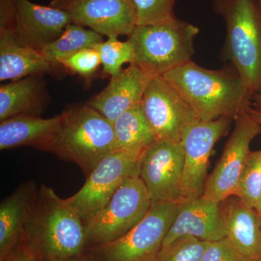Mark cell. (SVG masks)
Instances as JSON below:
<instances>
[{"label": "cell", "mask_w": 261, "mask_h": 261, "mask_svg": "<svg viewBox=\"0 0 261 261\" xmlns=\"http://www.w3.org/2000/svg\"><path fill=\"white\" fill-rule=\"evenodd\" d=\"M202 121L235 120L247 111L253 94L232 65L210 70L191 61L163 75Z\"/></svg>", "instance_id": "6da1fadb"}, {"label": "cell", "mask_w": 261, "mask_h": 261, "mask_svg": "<svg viewBox=\"0 0 261 261\" xmlns=\"http://www.w3.org/2000/svg\"><path fill=\"white\" fill-rule=\"evenodd\" d=\"M38 261H61L84 254L87 239L82 216L47 185L39 186L24 240Z\"/></svg>", "instance_id": "7a4b0ae2"}, {"label": "cell", "mask_w": 261, "mask_h": 261, "mask_svg": "<svg viewBox=\"0 0 261 261\" xmlns=\"http://www.w3.org/2000/svg\"><path fill=\"white\" fill-rule=\"evenodd\" d=\"M226 23L225 59L252 94H261V6L257 0H212Z\"/></svg>", "instance_id": "3957f363"}, {"label": "cell", "mask_w": 261, "mask_h": 261, "mask_svg": "<svg viewBox=\"0 0 261 261\" xmlns=\"http://www.w3.org/2000/svg\"><path fill=\"white\" fill-rule=\"evenodd\" d=\"M51 153L74 163L86 176L116 150L113 123L87 104L65 110Z\"/></svg>", "instance_id": "277c9868"}, {"label": "cell", "mask_w": 261, "mask_h": 261, "mask_svg": "<svg viewBox=\"0 0 261 261\" xmlns=\"http://www.w3.org/2000/svg\"><path fill=\"white\" fill-rule=\"evenodd\" d=\"M200 29L185 20L136 25L128 36L134 51L132 64L150 76H163L192 61Z\"/></svg>", "instance_id": "5b68a950"}, {"label": "cell", "mask_w": 261, "mask_h": 261, "mask_svg": "<svg viewBox=\"0 0 261 261\" xmlns=\"http://www.w3.org/2000/svg\"><path fill=\"white\" fill-rule=\"evenodd\" d=\"M151 205L140 176L130 178L106 205L82 218L87 247L94 248L121 238L143 219Z\"/></svg>", "instance_id": "8992f818"}, {"label": "cell", "mask_w": 261, "mask_h": 261, "mask_svg": "<svg viewBox=\"0 0 261 261\" xmlns=\"http://www.w3.org/2000/svg\"><path fill=\"white\" fill-rule=\"evenodd\" d=\"M181 202H155L143 219L126 234L94 247L98 261H157L163 241Z\"/></svg>", "instance_id": "52a82bcc"}, {"label": "cell", "mask_w": 261, "mask_h": 261, "mask_svg": "<svg viewBox=\"0 0 261 261\" xmlns=\"http://www.w3.org/2000/svg\"><path fill=\"white\" fill-rule=\"evenodd\" d=\"M143 152L116 149L108 154L87 176L83 187L65 200L82 218L101 208L127 180L140 176Z\"/></svg>", "instance_id": "ba28073f"}, {"label": "cell", "mask_w": 261, "mask_h": 261, "mask_svg": "<svg viewBox=\"0 0 261 261\" xmlns=\"http://www.w3.org/2000/svg\"><path fill=\"white\" fill-rule=\"evenodd\" d=\"M235 126L214 171L206 181L202 197L216 203L234 195L239 180L250 153L252 140L261 127L245 111L234 120Z\"/></svg>", "instance_id": "9c48e42d"}, {"label": "cell", "mask_w": 261, "mask_h": 261, "mask_svg": "<svg viewBox=\"0 0 261 261\" xmlns=\"http://www.w3.org/2000/svg\"><path fill=\"white\" fill-rule=\"evenodd\" d=\"M140 105L157 140L181 142L187 127L200 120L163 76L150 79Z\"/></svg>", "instance_id": "30bf717a"}, {"label": "cell", "mask_w": 261, "mask_h": 261, "mask_svg": "<svg viewBox=\"0 0 261 261\" xmlns=\"http://www.w3.org/2000/svg\"><path fill=\"white\" fill-rule=\"evenodd\" d=\"M232 121L226 117L212 121L199 120L184 132L181 142L185 168L180 202L203 195L211 152L216 142L227 133Z\"/></svg>", "instance_id": "8fae6325"}, {"label": "cell", "mask_w": 261, "mask_h": 261, "mask_svg": "<svg viewBox=\"0 0 261 261\" xmlns=\"http://www.w3.org/2000/svg\"><path fill=\"white\" fill-rule=\"evenodd\" d=\"M185 152L181 142L156 140L144 151L142 178L152 203L180 202Z\"/></svg>", "instance_id": "7c38bea8"}, {"label": "cell", "mask_w": 261, "mask_h": 261, "mask_svg": "<svg viewBox=\"0 0 261 261\" xmlns=\"http://www.w3.org/2000/svg\"><path fill=\"white\" fill-rule=\"evenodd\" d=\"M50 6L67 12L72 23L108 38L129 36L137 25L132 0H51Z\"/></svg>", "instance_id": "4fadbf2b"}, {"label": "cell", "mask_w": 261, "mask_h": 261, "mask_svg": "<svg viewBox=\"0 0 261 261\" xmlns=\"http://www.w3.org/2000/svg\"><path fill=\"white\" fill-rule=\"evenodd\" d=\"M14 15L9 34L20 44L41 51L56 41L72 23L65 10L35 4L29 0H13ZM3 33V32H2Z\"/></svg>", "instance_id": "5bb4252c"}, {"label": "cell", "mask_w": 261, "mask_h": 261, "mask_svg": "<svg viewBox=\"0 0 261 261\" xmlns=\"http://www.w3.org/2000/svg\"><path fill=\"white\" fill-rule=\"evenodd\" d=\"M185 235L207 242L218 241L226 238L220 204L202 197L182 202L162 247Z\"/></svg>", "instance_id": "9a60e30c"}, {"label": "cell", "mask_w": 261, "mask_h": 261, "mask_svg": "<svg viewBox=\"0 0 261 261\" xmlns=\"http://www.w3.org/2000/svg\"><path fill=\"white\" fill-rule=\"evenodd\" d=\"M151 78L137 65L130 64L111 77L107 87L86 104L113 123L122 113L140 104Z\"/></svg>", "instance_id": "2e32d148"}, {"label": "cell", "mask_w": 261, "mask_h": 261, "mask_svg": "<svg viewBox=\"0 0 261 261\" xmlns=\"http://www.w3.org/2000/svg\"><path fill=\"white\" fill-rule=\"evenodd\" d=\"M39 187L33 180L22 184L0 204V261L24 240Z\"/></svg>", "instance_id": "e0dca14e"}, {"label": "cell", "mask_w": 261, "mask_h": 261, "mask_svg": "<svg viewBox=\"0 0 261 261\" xmlns=\"http://www.w3.org/2000/svg\"><path fill=\"white\" fill-rule=\"evenodd\" d=\"M226 238L246 260L261 259L260 228L257 211L231 195L220 203Z\"/></svg>", "instance_id": "ac0fdd59"}, {"label": "cell", "mask_w": 261, "mask_h": 261, "mask_svg": "<svg viewBox=\"0 0 261 261\" xmlns=\"http://www.w3.org/2000/svg\"><path fill=\"white\" fill-rule=\"evenodd\" d=\"M62 119V114L49 118L21 115L0 121V149L31 147L50 152Z\"/></svg>", "instance_id": "d6986e66"}, {"label": "cell", "mask_w": 261, "mask_h": 261, "mask_svg": "<svg viewBox=\"0 0 261 261\" xmlns=\"http://www.w3.org/2000/svg\"><path fill=\"white\" fill-rule=\"evenodd\" d=\"M42 74L12 81L0 87V121L11 117L40 116L48 103Z\"/></svg>", "instance_id": "ffe728a7"}, {"label": "cell", "mask_w": 261, "mask_h": 261, "mask_svg": "<svg viewBox=\"0 0 261 261\" xmlns=\"http://www.w3.org/2000/svg\"><path fill=\"white\" fill-rule=\"evenodd\" d=\"M53 68L40 51L19 44L9 33H0V81L43 74Z\"/></svg>", "instance_id": "44dd1931"}, {"label": "cell", "mask_w": 261, "mask_h": 261, "mask_svg": "<svg viewBox=\"0 0 261 261\" xmlns=\"http://www.w3.org/2000/svg\"><path fill=\"white\" fill-rule=\"evenodd\" d=\"M116 150L143 152L157 140L141 105L130 108L113 121Z\"/></svg>", "instance_id": "7402d4cb"}, {"label": "cell", "mask_w": 261, "mask_h": 261, "mask_svg": "<svg viewBox=\"0 0 261 261\" xmlns=\"http://www.w3.org/2000/svg\"><path fill=\"white\" fill-rule=\"evenodd\" d=\"M103 42V36L92 29L70 23L58 39L43 48L42 56L53 66L63 58L86 49L95 47Z\"/></svg>", "instance_id": "603a6c76"}, {"label": "cell", "mask_w": 261, "mask_h": 261, "mask_svg": "<svg viewBox=\"0 0 261 261\" xmlns=\"http://www.w3.org/2000/svg\"><path fill=\"white\" fill-rule=\"evenodd\" d=\"M234 195L256 211L261 200V149L249 154Z\"/></svg>", "instance_id": "cb8c5ba5"}, {"label": "cell", "mask_w": 261, "mask_h": 261, "mask_svg": "<svg viewBox=\"0 0 261 261\" xmlns=\"http://www.w3.org/2000/svg\"><path fill=\"white\" fill-rule=\"evenodd\" d=\"M94 48L99 53L103 72L111 77L119 74L125 63H133V48L128 40L121 42L118 37H108L107 41H103Z\"/></svg>", "instance_id": "d4e9b609"}, {"label": "cell", "mask_w": 261, "mask_h": 261, "mask_svg": "<svg viewBox=\"0 0 261 261\" xmlns=\"http://www.w3.org/2000/svg\"><path fill=\"white\" fill-rule=\"evenodd\" d=\"M210 242L185 235L162 247L157 261H202Z\"/></svg>", "instance_id": "484cf974"}, {"label": "cell", "mask_w": 261, "mask_h": 261, "mask_svg": "<svg viewBox=\"0 0 261 261\" xmlns=\"http://www.w3.org/2000/svg\"><path fill=\"white\" fill-rule=\"evenodd\" d=\"M137 15V25L169 22L176 19L175 0H132Z\"/></svg>", "instance_id": "4316f807"}, {"label": "cell", "mask_w": 261, "mask_h": 261, "mask_svg": "<svg viewBox=\"0 0 261 261\" xmlns=\"http://www.w3.org/2000/svg\"><path fill=\"white\" fill-rule=\"evenodd\" d=\"M58 65L72 73L82 76H89L97 70L101 61L97 49L92 47L86 48L63 58Z\"/></svg>", "instance_id": "83f0119b"}, {"label": "cell", "mask_w": 261, "mask_h": 261, "mask_svg": "<svg viewBox=\"0 0 261 261\" xmlns=\"http://www.w3.org/2000/svg\"><path fill=\"white\" fill-rule=\"evenodd\" d=\"M202 261H248L238 251L227 238L210 242Z\"/></svg>", "instance_id": "f1b7e54d"}, {"label": "cell", "mask_w": 261, "mask_h": 261, "mask_svg": "<svg viewBox=\"0 0 261 261\" xmlns=\"http://www.w3.org/2000/svg\"><path fill=\"white\" fill-rule=\"evenodd\" d=\"M3 261H38L35 254L25 241L19 243Z\"/></svg>", "instance_id": "f546056e"}, {"label": "cell", "mask_w": 261, "mask_h": 261, "mask_svg": "<svg viewBox=\"0 0 261 261\" xmlns=\"http://www.w3.org/2000/svg\"><path fill=\"white\" fill-rule=\"evenodd\" d=\"M247 112L261 127V94H254Z\"/></svg>", "instance_id": "4dcf8cb0"}, {"label": "cell", "mask_w": 261, "mask_h": 261, "mask_svg": "<svg viewBox=\"0 0 261 261\" xmlns=\"http://www.w3.org/2000/svg\"><path fill=\"white\" fill-rule=\"evenodd\" d=\"M61 261H97V260H96L95 257L92 256V255H86L84 254H82V255H79V256L71 257V258Z\"/></svg>", "instance_id": "1f68e13d"}, {"label": "cell", "mask_w": 261, "mask_h": 261, "mask_svg": "<svg viewBox=\"0 0 261 261\" xmlns=\"http://www.w3.org/2000/svg\"><path fill=\"white\" fill-rule=\"evenodd\" d=\"M257 219H258L259 226H260L261 229V213L257 214Z\"/></svg>", "instance_id": "d6a6232c"}, {"label": "cell", "mask_w": 261, "mask_h": 261, "mask_svg": "<svg viewBox=\"0 0 261 261\" xmlns=\"http://www.w3.org/2000/svg\"><path fill=\"white\" fill-rule=\"evenodd\" d=\"M256 211L257 214H260V213H261V200L260 201V203H259L258 206H257Z\"/></svg>", "instance_id": "836d02e7"}, {"label": "cell", "mask_w": 261, "mask_h": 261, "mask_svg": "<svg viewBox=\"0 0 261 261\" xmlns=\"http://www.w3.org/2000/svg\"><path fill=\"white\" fill-rule=\"evenodd\" d=\"M257 2H258L259 4H260L261 6V0H257Z\"/></svg>", "instance_id": "e575fe53"}, {"label": "cell", "mask_w": 261, "mask_h": 261, "mask_svg": "<svg viewBox=\"0 0 261 261\" xmlns=\"http://www.w3.org/2000/svg\"><path fill=\"white\" fill-rule=\"evenodd\" d=\"M253 261H261V259H258V260H253Z\"/></svg>", "instance_id": "d590c367"}, {"label": "cell", "mask_w": 261, "mask_h": 261, "mask_svg": "<svg viewBox=\"0 0 261 261\" xmlns=\"http://www.w3.org/2000/svg\"><path fill=\"white\" fill-rule=\"evenodd\" d=\"M260 241H261V229H260Z\"/></svg>", "instance_id": "8d00e7d4"}]
</instances>
